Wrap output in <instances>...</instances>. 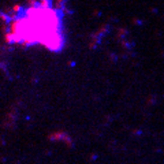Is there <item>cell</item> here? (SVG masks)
I'll list each match as a JSON object with an SVG mask.
<instances>
[{"label":"cell","mask_w":164,"mask_h":164,"mask_svg":"<svg viewBox=\"0 0 164 164\" xmlns=\"http://www.w3.org/2000/svg\"><path fill=\"white\" fill-rule=\"evenodd\" d=\"M7 41L25 47L41 45L59 52L66 45L63 14L51 0H38L15 8L8 21Z\"/></svg>","instance_id":"cell-1"}]
</instances>
